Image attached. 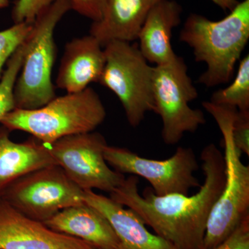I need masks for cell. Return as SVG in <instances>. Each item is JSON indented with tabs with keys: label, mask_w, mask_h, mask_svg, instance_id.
<instances>
[{
	"label": "cell",
	"mask_w": 249,
	"mask_h": 249,
	"mask_svg": "<svg viewBox=\"0 0 249 249\" xmlns=\"http://www.w3.org/2000/svg\"><path fill=\"white\" fill-rule=\"evenodd\" d=\"M32 27L33 24L18 23L0 31V78L8 60L26 40Z\"/></svg>",
	"instance_id": "ffe728a7"
},
{
	"label": "cell",
	"mask_w": 249,
	"mask_h": 249,
	"mask_svg": "<svg viewBox=\"0 0 249 249\" xmlns=\"http://www.w3.org/2000/svg\"><path fill=\"white\" fill-rule=\"evenodd\" d=\"M11 131L0 126V197L3 192L18 178L28 173L56 165L49 150L48 144L37 139L22 142L11 140Z\"/></svg>",
	"instance_id": "e0dca14e"
},
{
	"label": "cell",
	"mask_w": 249,
	"mask_h": 249,
	"mask_svg": "<svg viewBox=\"0 0 249 249\" xmlns=\"http://www.w3.org/2000/svg\"><path fill=\"white\" fill-rule=\"evenodd\" d=\"M210 102L239 111L249 110V55L240 60L234 81L225 89L213 93Z\"/></svg>",
	"instance_id": "ac0fdd59"
},
{
	"label": "cell",
	"mask_w": 249,
	"mask_h": 249,
	"mask_svg": "<svg viewBox=\"0 0 249 249\" xmlns=\"http://www.w3.org/2000/svg\"><path fill=\"white\" fill-rule=\"evenodd\" d=\"M0 199L26 217L42 223L62 210L85 203L83 190L58 165L22 175L5 189Z\"/></svg>",
	"instance_id": "ba28073f"
},
{
	"label": "cell",
	"mask_w": 249,
	"mask_h": 249,
	"mask_svg": "<svg viewBox=\"0 0 249 249\" xmlns=\"http://www.w3.org/2000/svg\"><path fill=\"white\" fill-rule=\"evenodd\" d=\"M214 249H249V213L242 219L231 235Z\"/></svg>",
	"instance_id": "603a6c76"
},
{
	"label": "cell",
	"mask_w": 249,
	"mask_h": 249,
	"mask_svg": "<svg viewBox=\"0 0 249 249\" xmlns=\"http://www.w3.org/2000/svg\"><path fill=\"white\" fill-rule=\"evenodd\" d=\"M71 10L68 0H54L33 23L14 86L15 109H37L56 96L52 79L56 56L54 31Z\"/></svg>",
	"instance_id": "5b68a950"
},
{
	"label": "cell",
	"mask_w": 249,
	"mask_h": 249,
	"mask_svg": "<svg viewBox=\"0 0 249 249\" xmlns=\"http://www.w3.org/2000/svg\"><path fill=\"white\" fill-rule=\"evenodd\" d=\"M24 53V42L11 55L0 78V121L15 108L14 89L16 79L22 67Z\"/></svg>",
	"instance_id": "d6986e66"
},
{
	"label": "cell",
	"mask_w": 249,
	"mask_h": 249,
	"mask_svg": "<svg viewBox=\"0 0 249 249\" xmlns=\"http://www.w3.org/2000/svg\"><path fill=\"white\" fill-rule=\"evenodd\" d=\"M205 179L192 196H158L151 187L139 193L138 177L131 175L109 193L118 204L132 210L155 234L178 249H205L206 225L225 179L224 156L214 143L201 150Z\"/></svg>",
	"instance_id": "6da1fadb"
},
{
	"label": "cell",
	"mask_w": 249,
	"mask_h": 249,
	"mask_svg": "<svg viewBox=\"0 0 249 249\" xmlns=\"http://www.w3.org/2000/svg\"><path fill=\"white\" fill-rule=\"evenodd\" d=\"M107 145L102 134L95 131L48 144L56 165L83 191L97 189L110 193L125 178L106 161L104 152Z\"/></svg>",
	"instance_id": "30bf717a"
},
{
	"label": "cell",
	"mask_w": 249,
	"mask_h": 249,
	"mask_svg": "<svg viewBox=\"0 0 249 249\" xmlns=\"http://www.w3.org/2000/svg\"><path fill=\"white\" fill-rule=\"evenodd\" d=\"M103 47L106 63L98 83L117 96L129 124L137 127L145 114L155 109L153 67L147 64L138 46L129 42L111 41Z\"/></svg>",
	"instance_id": "8992f818"
},
{
	"label": "cell",
	"mask_w": 249,
	"mask_h": 249,
	"mask_svg": "<svg viewBox=\"0 0 249 249\" xmlns=\"http://www.w3.org/2000/svg\"><path fill=\"white\" fill-rule=\"evenodd\" d=\"M160 0H106L102 18L92 22L89 35L104 47L114 40L138 39L147 15Z\"/></svg>",
	"instance_id": "2e32d148"
},
{
	"label": "cell",
	"mask_w": 249,
	"mask_h": 249,
	"mask_svg": "<svg viewBox=\"0 0 249 249\" xmlns=\"http://www.w3.org/2000/svg\"><path fill=\"white\" fill-rule=\"evenodd\" d=\"M202 105L217 124L224 142V184L210 214L204 237L205 249H214L231 235L249 213V166L242 161V152L232 139L237 109L210 101Z\"/></svg>",
	"instance_id": "277c9868"
},
{
	"label": "cell",
	"mask_w": 249,
	"mask_h": 249,
	"mask_svg": "<svg viewBox=\"0 0 249 249\" xmlns=\"http://www.w3.org/2000/svg\"><path fill=\"white\" fill-rule=\"evenodd\" d=\"M43 224L54 231L84 241L96 249H119V239L107 218L86 203L62 210Z\"/></svg>",
	"instance_id": "9a60e30c"
},
{
	"label": "cell",
	"mask_w": 249,
	"mask_h": 249,
	"mask_svg": "<svg viewBox=\"0 0 249 249\" xmlns=\"http://www.w3.org/2000/svg\"><path fill=\"white\" fill-rule=\"evenodd\" d=\"M212 1L224 11L229 10L230 11H231L239 3L237 0H212Z\"/></svg>",
	"instance_id": "d4e9b609"
},
{
	"label": "cell",
	"mask_w": 249,
	"mask_h": 249,
	"mask_svg": "<svg viewBox=\"0 0 249 249\" xmlns=\"http://www.w3.org/2000/svg\"></svg>",
	"instance_id": "4316f807"
},
{
	"label": "cell",
	"mask_w": 249,
	"mask_h": 249,
	"mask_svg": "<svg viewBox=\"0 0 249 249\" xmlns=\"http://www.w3.org/2000/svg\"><path fill=\"white\" fill-rule=\"evenodd\" d=\"M232 139L236 147L249 156V110H237L232 125Z\"/></svg>",
	"instance_id": "7402d4cb"
},
{
	"label": "cell",
	"mask_w": 249,
	"mask_h": 249,
	"mask_svg": "<svg viewBox=\"0 0 249 249\" xmlns=\"http://www.w3.org/2000/svg\"><path fill=\"white\" fill-rule=\"evenodd\" d=\"M54 0H16L12 9L14 24H33L36 18L52 4Z\"/></svg>",
	"instance_id": "44dd1931"
},
{
	"label": "cell",
	"mask_w": 249,
	"mask_h": 249,
	"mask_svg": "<svg viewBox=\"0 0 249 249\" xmlns=\"http://www.w3.org/2000/svg\"><path fill=\"white\" fill-rule=\"evenodd\" d=\"M104 156L108 165L118 173L146 179L158 196H188L190 190L201 186L195 175L199 163L191 147H178L170 158L155 160L140 157L125 147L107 145Z\"/></svg>",
	"instance_id": "9c48e42d"
},
{
	"label": "cell",
	"mask_w": 249,
	"mask_h": 249,
	"mask_svg": "<svg viewBox=\"0 0 249 249\" xmlns=\"http://www.w3.org/2000/svg\"><path fill=\"white\" fill-rule=\"evenodd\" d=\"M71 10L81 16L97 22L102 18L106 0H68Z\"/></svg>",
	"instance_id": "cb8c5ba5"
},
{
	"label": "cell",
	"mask_w": 249,
	"mask_h": 249,
	"mask_svg": "<svg viewBox=\"0 0 249 249\" xmlns=\"http://www.w3.org/2000/svg\"><path fill=\"white\" fill-rule=\"evenodd\" d=\"M106 63L104 47L92 36L67 43L55 84L67 93L79 92L98 83Z\"/></svg>",
	"instance_id": "7c38bea8"
},
{
	"label": "cell",
	"mask_w": 249,
	"mask_h": 249,
	"mask_svg": "<svg viewBox=\"0 0 249 249\" xmlns=\"http://www.w3.org/2000/svg\"><path fill=\"white\" fill-rule=\"evenodd\" d=\"M182 8L175 0H160L150 10L138 39L139 50L147 62L164 65L178 58L171 45L173 29L181 23Z\"/></svg>",
	"instance_id": "5bb4252c"
},
{
	"label": "cell",
	"mask_w": 249,
	"mask_h": 249,
	"mask_svg": "<svg viewBox=\"0 0 249 249\" xmlns=\"http://www.w3.org/2000/svg\"><path fill=\"white\" fill-rule=\"evenodd\" d=\"M10 4V0H0V9L8 7Z\"/></svg>",
	"instance_id": "484cf974"
},
{
	"label": "cell",
	"mask_w": 249,
	"mask_h": 249,
	"mask_svg": "<svg viewBox=\"0 0 249 249\" xmlns=\"http://www.w3.org/2000/svg\"><path fill=\"white\" fill-rule=\"evenodd\" d=\"M0 249H96L84 241L54 231L0 199Z\"/></svg>",
	"instance_id": "8fae6325"
},
{
	"label": "cell",
	"mask_w": 249,
	"mask_h": 249,
	"mask_svg": "<svg viewBox=\"0 0 249 249\" xmlns=\"http://www.w3.org/2000/svg\"><path fill=\"white\" fill-rule=\"evenodd\" d=\"M106 118L101 98L89 87L79 92L55 96L37 109H14L0 124L11 132L23 131L43 143L51 144L68 136L93 132Z\"/></svg>",
	"instance_id": "3957f363"
},
{
	"label": "cell",
	"mask_w": 249,
	"mask_h": 249,
	"mask_svg": "<svg viewBox=\"0 0 249 249\" xmlns=\"http://www.w3.org/2000/svg\"><path fill=\"white\" fill-rule=\"evenodd\" d=\"M179 40L193 49L196 62H205L207 66L199 83L208 88L228 83L249 40V0L239 2L219 21L190 15Z\"/></svg>",
	"instance_id": "7a4b0ae2"
},
{
	"label": "cell",
	"mask_w": 249,
	"mask_h": 249,
	"mask_svg": "<svg viewBox=\"0 0 249 249\" xmlns=\"http://www.w3.org/2000/svg\"><path fill=\"white\" fill-rule=\"evenodd\" d=\"M152 95L154 111L161 119L162 139L166 145H176L186 132H195L206 123L203 111L189 106L198 92L180 57L153 67Z\"/></svg>",
	"instance_id": "52a82bcc"
},
{
	"label": "cell",
	"mask_w": 249,
	"mask_h": 249,
	"mask_svg": "<svg viewBox=\"0 0 249 249\" xmlns=\"http://www.w3.org/2000/svg\"><path fill=\"white\" fill-rule=\"evenodd\" d=\"M83 199L103 214L119 241V249H178L168 241L147 230L145 224L132 210L91 190L83 191Z\"/></svg>",
	"instance_id": "4fadbf2b"
}]
</instances>
